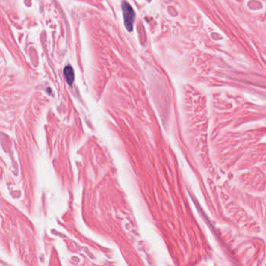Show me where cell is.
Wrapping results in <instances>:
<instances>
[{
    "label": "cell",
    "instance_id": "6da1fadb",
    "mask_svg": "<svg viewBox=\"0 0 266 266\" xmlns=\"http://www.w3.org/2000/svg\"><path fill=\"white\" fill-rule=\"evenodd\" d=\"M122 10L124 20V25L128 31H132L135 20V13L128 2L123 1L122 2Z\"/></svg>",
    "mask_w": 266,
    "mask_h": 266
},
{
    "label": "cell",
    "instance_id": "7a4b0ae2",
    "mask_svg": "<svg viewBox=\"0 0 266 266\" xmlns=\"http://www.w3.org/2000/svg\"><path fill=\"white\" fill-rule=\"evenodd\" d=\"M64 75H65L66 80L67 83L71 85L73 84L74 81V72L70 66H67L64 68Z\"/></svg>",
    "mask_w": 266,
    "mask_h": 266
}]
</instances>
